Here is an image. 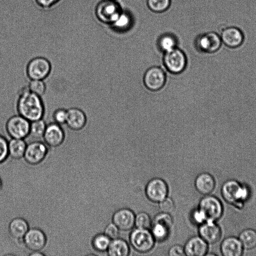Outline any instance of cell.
I'll return each instance as SVG.
<instances>
[{"instance_id":"cell-35","label":"cell","mask_w":256,"mask_h":256,"mask_svg":"<svg viewBox=\"0 0 256 256\" xmlns=\"http://www.w3.org/2000/svg\"><path fill=\"white\" fill-rule=\"evenodd\" d=\"M159 206L163 212L169 214L174 210V204L170 198H166L160 202Z\"/></svg>"},{"instance_id":"cell-17","label":"cell","mask_w":256,"mask_h":256,"mask_svg":"<svg viewBox=\"0 0 256 256\" xmlns=\"http://www.w3.org/2000/svg\"><path fill=\"white\" fill-rule=\"evenodd\" d=\"M68 110V116L66 124L72 130L78 132L82 130L86 126L87 117L82 109L72 107Z\"/></svg>"},{"instance_id":"cell-6","label":"cell","mask_w":256,"mask_h":256,"mask_svg":"<svg viewBox=\"0 0 256 256\" xmlns=\"http://www.w3.org/2000/svg\"><path fill=\"white\" fill-rule=\"evenodd\" d=\"M163 62L168 71L173 74H178L185 70L187 59L184 53L176 48L164 53Z\"/></svg>"},{"instance_id":"cell-5","label":"cell","mask_w":256,"mask_h":256,"mask_svg":"<svg viewBox=\"0 0 256 256\" xmlns=\"http://www.w3.org/2000/svg\"><path fill=\"white\" fill-rule=\"evenodd\" d=\"M122 11L120 4L114 0H102L96 7V14L100 22L111 24Z\"/></svg>"},{"instance_id":"cell-40","label":"cell","mask_w":256,"mask_h":256,"mask_svg":"<svg viewBox=\"0 0 256 256\" xmlns=\"http://www.w3.org/2000/svg\"><path fill=\"white\" fill-rule=\"evenodd\" d=\"M2 180L0 176V192L1 191L2 189Z\"/></svg>"},{"instance_id":"cell-1","label":"cell","mask_w":256,"mask_h":256,"mask_svg":"<svg viewBox=\"0 0 256 256\" xmlns=\"http://www.w3.org/2000/svg\"><path fill=\"white\" fill-rule=\"evenodd\" d=\"M16 104L18 114L28 121L43 118L45 106L42 97L31 92L28 87H22L18 92Z\"/></svg>"},{"instance_id":"cell-10","label":"cell","mask_w":256,"mask_h":256,"mask_svg":"<svg viewBox=\"0 0 256 256\" xmlns=\"http://www.w3.org/2000/svg\"><path fill=\"white\" fill-rule=\"evenodd\" d=\"M26 248L29 253L32 252L42 251L45 248L47 238L44 232L36 227L30 228L23 238Z\"/></svg>"},{"instance_id":"cell-23","label":"cell","mask_w":256,"mask_h":256,"mask_svg":"<svg viewBox=\"0 0 256 256\" xmlns=\"http://www.w3.org/2000/svg\"><path fill=\"white\" fill-rule=\"evenodd\" d=\"M27 146L24 139L10 138L8 140V156L13 159L23 158Z\"/></svg>"},{"instance_id":"cell-14","label":"cell","mask_w":256,"mask_h":256,"mask_svg":"<svg viewBox=\"0 0 256 256\" xmlns=\"http://www.w3.org/2000/svg\"><path fill=\"white\" fill-rule=\"evenodd\" d=\"M166 80L164 72L158 66H153L148 69L144 77V82L146 86L152 91L161 89L164 86Z\"/></svg>"},{"instance_id":"cell-24","label":"cell","mask_w":256,"mask_h":256,"mask_svg":"<svg viewBox=\"0 0 256 256\" xmlns=\"http://www.w3.org/2000/svg\"><path fill=\"white\" fill-rule=\"evenodd\" d=\"M107 252L110 256H126L130 250L126 241L116 238L110 241Z\"/></svg>"},{"instance_id":"cell-37","label":"cell","mask_w":256,"mask_h":256,"mask_svg":"<svg viewBox=\"0 0 256 256\" xmlns=\"http://www.w3.org/2000/svg\"><path fill=\"white\" fill-rule=\"evenodd\" d=\"M168 254L171 256H184V248L180 246H174L168 250Z\"/></svg>"},{"instance_id":"cell-38","label":"cell","mask_w":256,"mask_h":256,"mask_svg":"<svg viewBox=\"0 0 256 256\" xmlns=\"http://www.w3.org/2000/svg\"><path fill=\"white\" fill-rule=\"evenodd\" d=\"M59 0H36V2L40 6L48 8L56 3Z\"/></svg>"},{"instance_id":"cell-4","label":"cell","mask_w":256,"mask_h":256,"mask_svg":"<svg viewBox=\"0 0 256 256\" xmlns=\"http://www.w3.org/2000/svg\"><path fill=\"white\" fill-rule=\"evenodd\" d=\"M222 194L226 201L231 204H241L247 198V188L235 180L226 182L222 188Z\"/></svg>"},{"instance_id":"cell-26","label":"cell","mask_w":256,"mask_h":256,"mask_svg":"<svg viewBox=\"0 0 256 256\" xmlns=\"http://www.w3.org/2000/svg\"><path fill=\"white\" fill-rule=\"evenodd\" d=\"M110 242V238L104 234L98 233L92 240V248L95 252H104L107 250Z\"/></svg>"},{"instance_id":"cell-36","label":"cell","mask_w":256,"mask_h":256,"mask_svg":"<svg viewBox=\"0 0 256 256\" xmlns=\"http://www.w3.org/2000/svg\"><path fill=\"white\" fill-rule=\"evenodd\" d=\"M118 228L113 223L108 224L104 230V234L110 239L116 238L118 236Z\"/></svg>"},{"instance_id":"cell-13","label":"cell","mask_w":256,"mask_h":256,"mask_svg":"<svg viewBox=\"0 0 256 256\" xmlns=\"http://www.w3.org/2000/svg\"><path fill=\"white\" fill-rule=\"evenodd\" d=\"M42 139L49 148H56L64 143L66 134L61 125L53 122L47 124Z\"/></svg>"},{"instance_id":"cell-22","label":"cell","mask_w":256,"mask_h":256,"mask_svg":"<svg viewBox=\"0 0 256 256\" xmlns=\"http://www.w3.org/2000/svg\"><path fill=\"white\" fill-rule=\"evenodd\" d=\"M195 186L200 193L206 195L214 190L215 181L212 175L203 172L196 177L195 180Z\"/></svg>"},{"instance_id":"cell-20","label":"cell","mask_w":256,"mask_h":256,"mask_svg":"<svg viewBox=\"0 0 256 256\" xmlns=\"http://www.w3.org/2000/svg\"><path fill=\"white\" fill-rule=\"evenodd\" d=\"M207 244L200 236L192 237L185 244V254L188 256H203L208 251Z\"/></svg>"},{"instance_id":"cell-21","label":"cell","mask_w":256,"mask_h":256,"mask_svg":"<svg viewBox=\"0 0 256 256\" xmlns=\"http://www.w3.org/2000/svg\"><path fill=\"white\" fill-rule=\"evenodd\" d=\"M242 250L243 246L239 238L234 236L226 238L220 246V250L224 256H240Z\"/></svg>"},{"instance_id":"cell-15","label":"cell","mask_w":256,"mask_h":256,"mask_svg":"<svg viewBox=\"0 0 256 256\" xmlns=\"http://www.w3.org/2000/svg\"><path fill=\"white\" fill-rule=\"evenodd\" d=\"M146 192L150 200L154 202H160L166 198L168 188L164 180L155 178L147 184Z\"/></svg>"},{"instance_id":"cell-32","label":"cell","mask_w":256,"mask_h":256,"mask_svg":"<svg viewBox=\"0 0 256 256\" xmlns=\"http://www.w3.org/2000/svg\"><path fill=\"white\" fill-rule=\"evenodd\" d=\"M134 224L138 228H148L151 224L150 218L146 213L140 212L135 216Z\"/></svg>"},{"instance_id":"cell-19","label":"cell","mask_w":256,"mask_h":256,"mask_svg":"<svg viewBox=\"0 0 256 256\" xmlns=\"http://www.w3.org/2000/svg\"><path fill=\"white\" fill-rule=\"evenodd\" d=\"M135 216L129 209L122 208L116 211L113 215V223L118 229L128 230L134 224Z\"/></svg>"},{"instance_id":"cell-31","label":"cell","mask_w":256,"mask_h":256,"mask_svg":"<svg viewBox=\"0 0 256 256\" xmlns=\"http://www.w3.org/2000/svg\"><path fill=\"white\" fill-rule=\"evenodd\" d=\"M170 0H148L147 4L149 8L156 12L166 10L170 6Z\"/></svg>"},{"instance_id":"cell-12","label":"cell","mask_w":256,"mask_h":256,"mask_svg":"<svg viewBox=\"0 0 256 256\" xmlns=\"http://www.w3.org/2000/svg\"><path fill=\"white\" fill-rule=\"evenodd\" d=\"M173 221L169 214H159L154 220L152 234L158 240H163L168 236L172 227Z\"/></svg>"},{"instance_id":"cell-7","label":"cell","mask_w":256,"mask_h":256,"mask_svg":"<svg viewBox=\"0 0 256 256\" xmlns=\"http://www.w3.org/2000/svg\"><path fill=\"white\" fill-rule=\"evenodd\" d=\"M199 210L204 216L206 221H214L221 217L223 208L222 202L217 198L208 196L200 200Z\"/></svg>"},{"instance_id":"cell-39","label":"cell","mask_w":256,"mask_h":256,"mask_svg":"<svg viewBox=\"0 0 256 256\" xmlns=\"http://www.w3.org/2000/svg\"><path fill=\"white\" fill-rule=\"evenodd\" d=\"M28 256H45L42 251H35L30 252Z\"/></svg>"},{"instance_id":"cell-28","label":"cell","mask_w":256,"mask_h":256,"mask_svg":"<svg viewBox=\"0 0 256 256\" xmlns=\"http://www.w3.org/2000/svg\"><path fill=\"white\" fill-rule=\"evenodd\" d=\"M131 24L132 18L130 14L126 12L122 11L111 25L116 30L125 31L130 28Z\"/></svg>"},{"instance_id":"cell-18","label":"cell","mask_w":256,"mask_h":256,"mask_svg":"<svg viewBox=\"0 0 256 256\" xmlns=\"http://www.w3.org/2000/svg\"><path fill=\"white\" fill-rule=\"evenodd\" d=\"M199 234L200 236L207 243L214 244L220 238L222 231L214 221L207 220L200 226Z\"/></svg>"},{"instance_id":"cell-9","label":"cell","mask_w":256,"mask_h":256,"mask_svg":"<svg viewBox=\"0 0 256 256\" xmlns=\"http://www.w3.org/2000/svg\"><path fill=\"white\" fill-rule=\"evenodd\" d=\"M49 147L40 140H34L27 144L23 156L24 161L31 165L40 163L46 156Z\"/></svg>"},{"instance_id":"cell-2","label":"cell","mask_w":256,"mask_h":256,"mask_svg":"<svg viewBox=\"0 0 256 256\" xmlns=\"http://www.w3.org/2000/svg\"><path fill=\"white\" fill-rule=\"evenodd\" d=\"M52 64L50 60L44 56H36L27 64L26 72L30 79L44 80L50 74Z\"/></svg>"},{"instance_id":"cell-33","label":"cell","mask_w":256,"mask_h":256,"mask_svg":"<svg viewBox=\"0 0 256 256\" xmlns=\"http://www.w3.org/2000/svg\"><path fill=\"white\" fill-rule=\"evenodd\" d=\"M68 116V110L64 108H58L53 112L54 122L60 125L66 124Z\"/></svg>"},{"instance_id":"cell-29","label":"cell","mask_w":256,"mask_h":256,"mask_svg":"<svg viewBox=\"0 0 256 256\" xmlns=\"http://www.w3.org/2000/svg\"><path fill=\"white\" fill-rule=\"evenodd\" d=\"M158 44L160 50L165 53L176 48L177 40L174 36L166 34L160 38Z\"/></svg>"},{"instance_id":"cell-27","label":"cell","mask_w":256,"mask_h":256,"mask_svg":"<svg viewBox=\"0 0 256 256\" xmlns=\"http://www.w3.org/2000/svg\"><path fill=\"white\" fill-rule=\"evenodd\" d=\"M46 125L43 118L30 122L28 136L35 140L42 138Z\"/></svg>"},{"instance_id":"cell-11","label":"cell","mask_w":256,"mask_h":256,"mask_svg":"<svg viewBox=\"0 0 256 256\" xmlns=\"http://www.w3.org/2000/svg\"><path fill=\"white\" fill-rule=\"evenodd\" d=\"M222 42L218 34L214 32H209L200 34L196 40L195 46L198 51L210 54L218 51Z\"/></svg>"},{"instance_id":"cell-3","label":"cell","mask_w":256,"mask_h":256,"mask_svg":"<svg viewBox=\"0 0 256 256\" xmlns=\"http://www.w3.org/2000/svg\"><path fill=\"white\" fill-rule=\"evenodd\" d=\"M30 127V122L18 114L9 118L5 124L10 138L25 139L29 136Z\"/></svg>"},{"instance_id":"cell-8","label":"cell","mask_w":256,"mask_h":256,"mask_svg":"<svg viewBox=\"0 0 256 256\" xmlns=\"http://www.w3.org/2000/svg\"><path fill=\"white\" fill-rule=\"evenodd\" d=\"M130 242L136 250L140 252H146L152 248L154 240L152 233L147 228H138L132 232Z\"/></svg>"},{"instance_id":"cell-34","label":"cell","mask_w":256,"mask_h":256,"mask_svg":"<svg viewBox=\"0 0 256 256\" xmlns=\"http://www.w3.org/2000/svg\"><path fill=\"white\" fill-rule=\"evenodd\" d=\"M8 156V140L0 134V164L4 162Z\"/></svg>"},{"instance_id":"cell-30","label":"cell","mask_w":256,"mask_h":256,"mask_svg":"<svg viewBox=\"0 0 256 256\" xmlns=\"http://www.w3.org/2000/svg\"><path fill=\"white\" fill-rule=\"evenodd\" d=\"M28 87L31 92L40 97L44 96L46 92V86L44 80H30Z\"/></svg>"},{"instance_id":"cell-25","label":"cell","mask_w":256,"mask_h":256,"mask_svg":"<svg viewBox=\"0 0 256 256\" xmlns=\"http://www.w3.org/2000/svg\"><path fill=\"white\" fill-rule=\"evenodd\" d=\"M239 240L244 248L252 249L256 246V231L251 228L246 229L240 234Z\"/></svg>"},{"instance_id":"cell-16","label":"cell","mask_w":256,"mask_h":256,"mask_svg":"<svg viewBox=\"0 0 256 256\" xmlns=\"http://www.w3.org/2000/svg\"><path fill=\"white\" fill-rule=\"evenodd\" d=\"M220 38L222 42L230 48L240 46L244 40V35L239 28L236 26L223 28L220 31Z\"/></svg>"}]
</instances>
